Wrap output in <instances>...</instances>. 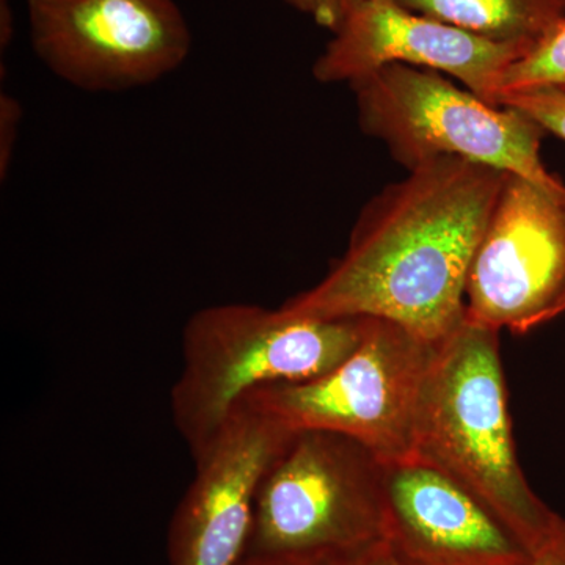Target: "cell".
<instances>
[{
  "mask_svg": "<svg viewBox=\"0 0 565 565\" xmlns=\"http://www.w3.org/2000/svg\"><path fill=\"white\" fill-rule=\"evenodd\" d=\"M505 174L445 156L385 185L360 211L326 277L281 307L384 319L440 343L463 322L468 273Z\"/></svg>",
  "mask_w": 565,
  "mask_h": 565,
  "instance_id": "obj_1",
  "label": "cell"
},
{
  "mask_svg": "<svg viewBox=\"0 0 565 565\" xmlns=\"http://www.w3.org/2000/svg\"><path fill=\"white\" fill-rule=\"evenodd\" d=\"M414 452L478 498L531 555L552 537L561 515L531 489L516 459L498 330L465 316L435 344Z\"/></svg>",
  "mask_w": 565,
  "mask_h": 565,
  "instance_id": "obj_2",
  "label": "cell"
},
{
  "mask_svg": "<svg viewBox=\"0 0 565 565\" xmlns=\"http://www.w3.org/2000/svg\"><path fill=\"white\" fill-rule=\"evenodd\" d=\"M370 318L323 319L252 303L212 305L182 330V370L170 394L174 426L193 460L244 397L313 381L362 343Z\"/></svg>",
  "mask_w": 565,
  "mask_h": 565,
  "instance_id": "obj_3",
  "label": "cell"
},
{
  "mask_svg": "<svg viewBox=\"0 0 565 565\" xmlns=\"http://www.w3.org/2000/svg\"><path fill=\"white\" fill-rule=\"evenodd\" d=\"M356 118L407 172L452 156L548 188L563 180L541 158L545 129L514 107L493 106L446 74L388 65L352 82Z\"/></svg>",
  "mask_w": 565,
  "mask_h": 565,
  "instance_id": "obj_4",
  "label": "cell"
},
{
  "mask_svg": "<svg viewBox=\"0 0 565 565\" xmlns=\"http://www.w3.org/2000/svg\"><path fill=\"white\" fill-rule=\"evenodd\" d=\"M381 542V460L344 435L292 433L259 482L244 557H348Z\"/></svg>",
  "mask_w": 565,
  "mask_h": 565,
  "instance_id": "obj_5",
  "label": "cell"
},
{
  "mask_svg": "<svg viewBox=\"0 0 565 565\" xmlns=\"http://www.w3.org/2000/svg\"><path fill=\"white\" fill-rule=\"evenodd\" d=\"M435 344L370 318L362 343L329 373L256 390L241 403L291 433L327 430L359 441L379 460L414 455L419 396Z\"/></svg>",
  "mask_w": 565,
  "mask_h": 565,
  "instance_id": "obj_6",
  "label": "cell"
},
{
  "mask_svg": "<svg viewBox=\"0 0 565 565\" xmlns=\"http://www.w3.org/2000/svg\"><path fill=\"white\" fill-rule=\"evenodd\" d=\"M33 51L87 92L145 87L180 68L192 33L174 0H28Z\"/></svg>",
  "mask_w": 565,
  "mask_h": 565,
  "instance_id": "obj_7",
  "label": "cell"
},
{
  "mask_svg": "<svg viewBox=\"0 0 565 565\" xmlns=\"http://www.w3.org/2000/svg\"><path fill=\"white\" fill-rule=\"evenodd\" d=\"M565 313V184L508 173L476 248L465 316L515 334Z\"/></svg>",
  "mask_w": 565,
  "mask_h": 565,
  "instance_id": "obj_8",
  "label": "cell"
},
{
  "mask_svg": "<svg viewBox=\"0 0 565 565\" xmlns=\"http://www.w3.org/2000/svg\"><path fill=\"white\" fill-rule=\"evenodd\" d=\"M292 433L241 403L195 463L169 527V565H237L250 539L267 467Z\"/></svg>",
  "mask_w": 565,
  "mask_h": 565,
  "instance_id": "obj_9",
  "label": "cell"
},
{
  "mask_svg": "<svg viewBox=\"0 0 565 565\" xmlns=\"http://www.w3.org/2000/svg\"><path fill=\"white\" fill-rule=\"evenodd\" d=\"M384 544L399 565H527L533 555L465 487L418 455L382 462Z\"/></svg>",
  "mask_w": 565,
  "mask_h": 565,
  "instance_id": "obj_10",
  "label": "cell"
},
{
  "mask_svg": "<svg viewBox=\"0 0 565 565\" xmlns=\"http://www.w3.org/2000/svg\"><path fill=\"white\" fill-rule=\"evenodd\" d=\"M332 35L313 66L322 84L351 85L384 66L407 65L448 74L493 106L505 68L526 54L424 17L396 0H366Z\"/></svg>",
  "mask_w": 565,
  "mask_h": 565,
  "instance_id": "obj_11",
  "label": "cell"
},
{
  "mask_svg": "<svg viewBox=\"0 0 565 565\" xmlns=\"http://www.w3.org/2000/svg\"><path fill=\"white\" fill-rule=\"evenodd\" d=\"M460 31L525 52L565 18V0H396Z\"/></svg>",
  "mask_w": 565,
  "mask_h": 565,
  "instance_id": "obj_12",
  "label": "cell"
},
{
  "mask_svg": "<svg viewBox=\"0 0 565 565\" xmlns=\"http://www.w3.org/2000/svg\"><path fill=\"white\" fill-rule=\"evenodd\" d=\"M553 88L565 93V18L544 39L505 68L498 85L504 93Z\"/></svg>",
  "mask_w": 565,
  "mask_h": 565,
  "instance_id": "obj_13",
  "label": "cell"
},
{
  "mask_svg": "<svg viewBox=\"0 0 565 565\" xmlns=\"http://www.w3.org/2000/svg\"><path fill=\"white\" fill-rule=\"evenodd\" d=\"M498 106L514 107L541 125L546 134L565 140V93L553 88H533L504 93Z\"/></svg>",
  "mask_w": 565,
  "mask_h": 565,
  "instance_id": "obj_14",
  "label": "cell"
},
{
  "mask_svg": "<svg viewBox=\"0 0 565 565\" xmlns=\"http://www.w3.org/2000/svg\"><path fill=\"white\" fill-rule=\"evenodd\" d=\"M294 10L311 18L319 28L334 32L366 0H285Z\"/></svg>",
  "mask_w": 565,
  "mask_h": 565,
  "instance_id": "obj_15",
  "label": "cell"
},
{
  "mask_svg": "<svg viewBox=\"0 0 565 565\" xmlns=\"http://www.w3.org/2000/svg\"><path fill=\"white\" fill-rule=\"evenodd\" d=\"M21 106L17 98L2 93L0 98V174L2 178L9 173L11 158H13L14 143L20 136Z\"/></svg>",
  "mask_w": 565,
  "mask_h": 565,
  "instance_id": "obj_16",
  "label": "cell"
},
{
  "mask_svg": "<svg viewBox=\"0 0 565 565\" xmlns=\"http://www.w3.org/2000/svg\"><path fill=\"white\" fill-rule=\"evenodd\" d=\"M353 556H245L237 565H351Z\"/></svg>",
  "mask_w": 565,
  "mask_h": 565,
  "instance_id": "obj_17",
  "label": "cell"
},
{
  "mask_svg": "<svg viewBox=\"0 0 565 565\" xmlns=\"http://www.w3.org/2000/svg\"><path fill=\"white\" fill-rule=\"evenodd\" d=\"M527 565H565V519L561 516L556 530Z\"/></svg>",
  "mask_w": 565,
  "mask_h": 565,
  "instance_id": "obj_18",
  "label": "cell"
},
{
  "mask_svg": "<svg viewBox=\"0 0 565 565\" xmlns=\"http://www.w3.org/2000/svg\"><path fill=\"white\" fill-rule=\"evenodd\" d=\"M351 565H399L388 552L384 542L371 546L366 552L359 553L351 559Z\"/></svg>",
  "mask_w": 565,
  "mask_h": 565,
  "instance_id": "obj_19",
  "label": "cell"
},
{
  "mask_svg": "<svg viewBox=\"0 0 565 565\" xmlns=\"http://www.w3.org/2000/svg\"><path fill=\"white\" fill-rule=\"evenodd\" d=\"M11 39H13V20H11V9L9 0H2V29H0L2 50L9 47Z\"/></svg>",
  "mask_w": 565,
  "mask_h": 565,
  "instance_id": "obj_20",
  "label": "cell"
}]
</instances>
